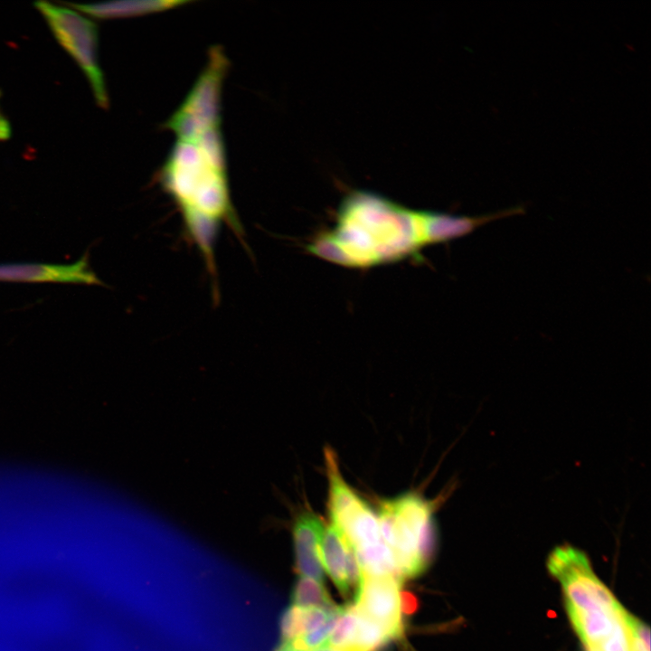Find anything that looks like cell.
I'll list each match as a JSON object with an SVG mask.
<instances>
[{
	"mask_svg": "<svg viewBox=\"0 0 651 651\" xmlns=\"http://www.w3.org/2000/svg\"><path fill=\"white\" fill-rule=\"evenodd\" d=\"M185 0L115 1L96 4H70L94 18H127L163 12L187 4Z\"/></svg>",
	"mask_w": 651,
	"mask_h": 651,
	"instance_id": "obj_11",
	"label": "cell"
},
{
	"mask_svg": "<svg viewBox=\"0 0 651 651\" xmlns=\"http://www.w3.org/2000/svg\"><path fill=\"white\" fill-rule=\"evenodd\" d=\"M292 605L304 609H323L332 610L338 606L325 588V584L314 579L300 577L291 592Z\"/></svg>",
	"mask_w": 651,
	"mask_h": 651,
	"instance_id": "obj_12",
	"label": "cell"
},
{
	"mask_svg": "<svg viewBox=\"0 0 651 651\" xmlns=\"http://www.w3.org/2000/svg\"><path fill=\"white\" fill-rule=\"evenodd\" d=\"M306 609L291 605L282 614L280 633L282 642L297 639L306 633Z\"/></svg>",
	"mask_w": 651,
	"mask_h": 651,
	"instance_id": "obj_15",
	"label": "cell"
},
{
	"mask_svg": "<svg viewBox=\"0 0 651 651\" xmlns=\"http://www.w3.org/2000/svg\"><path fill=\"white\" fill-rule=\"evenodd\" d=\"M11 136V126L0 108V141L6 140Z\"/></svg>",
	"mask_w": 651,
	"mask_h": 651,
	"instance_id": "obj_18",
	"label": "cell"
},
{
	"mask_svg": "<svg viewBox=\"0 0 651 651\" xmlns=\"http://www.w3.org/2000/svg\"><path fill=\"white\" fill-rule=\"evenodd\" d=\"M357 622L358 613L353 603L343 606L336 625L329 636L325 647L338 651H347L354 639Z\"/></svg>",
	"mask_w": 651,
	"mask_h": 651,
	"instance_id": "obj_14",
	"label": "cell"
},
{
	"mask_svg": "<svg viewBox=\"0 0 651 651\" xmlns=\"http://www.w3.org/2000/svg\"><path fill=\"white\" fill-rule=\"evenodd\" d=\"M337 224L309 245L328 260L353 267L391 262L427 244L424 212L411 211L385 198L354 192L343 201Z\"/></svg>",
	"mask_w": 651,
	"mask_h": 651,
	"instance_id": "obj_1",
	"label": "cell"
},
{
	"mask_svg": "<svg viewBox=\"0 0 651 651\" xmlns=\"http://www.w3.org/2000/svg\"><path fill=\"white\" fill-rule=\"evenodd\" d=\"M631 651H650V631L647 625L633 616Z\"/></svg>",
	"mask_w": 651,
	"mask_h": 651,
	"instance_id": "obj_16",
	"label": "cell"
},
{
	"mask_svg": "<svg viewBox=\"0 0 651 651\" xmlns=\"http://www.w3.org/2000/svg\"><path fill=\"white\" fill-rule=\"evenodd\" d=\"M349 546L345 537L332 522L325 524L319 546L320 560L324 570L345 598L351 596L346 581V558Z\"/></svg>",
	"mask_w": 651,
	"mask_h": 651,
	"instance_id": "obj_10",
	"label": "cell"
},
{
	"mask_svg": "<svg viewBox=\"0 0 651 651\" xmlns=\"http://www.w3.org/2000/svg\"><path fill=\"white\" fill-rule=\"evenodd\" d=\"M53 36L84 72L100 108L108 107V97L98 55V26L77 11L46 1L34 3Z\"/></svg>",
	"mask_w": 651,
	"mask_h": 651,
	"instance_id": "obj_6",
	"label": "cell"
},
{
	"mask_svg": "<svg viewBox=\"0 0 651 651\" xmlns=\"http://www.w3.org/2000/svg\"><path fill=\"white\" fill-rule=\"evenodd\" d=\"M229 61L221 46H212L207 63L180 107L164 123L178 140L191 141L221 127L222 90Z\"/></svg>",
	"mask_w": 651,
	"mask_h": 651,
	"instance_id": "obj_5",
	"label": "cell"
},
{
	"mask_svg": "<svg viewBox=\"0 0 651 651\" xmlns=\"http://www.w3.org/2000/svg\"><path fill=\"white\" fill-rule=\"evenodd\" d=\"M401 585L393 577L363 575L359 591L352 602L358 612L381 625L393 640L404 636L400 607Z\"/></svg>",
	"mask_w": 651,
	"mask_h": 651,
	"instance_id": "obj_7",
	"label": "cell"
},
{
	"mask_svg": "<svg viewBox=\"0 0 651 651\" xmlns=\"http://www.w3.org/2000/svg\"><path fill=\"white\" fill-rule=\"evenodd\" d=\"M226 159L195 141L177 140L158 173V182L177 205L188 239L215 275L214 244L222 224L239 236L241 224L231 203Z\"/></svg>",
	"mask_w": 651,
	"mask_h": 651,
	"instance_id": "obj_2",
	"label": "cell"
},
{
	"mask_svg": "<svg viewBox=\"0 0 651 651\" xmlns=\"http://www.w3.org/2000/svg\"><path fill=\"white\" fill-rule=\"evenodd\" d=\"M315 651H338V650L332 649V648H328V647H322V648H319V649L315 650Z\"/></svg>",
	"mask_w": 651,
	"mask_h": 651,
	"instance_id": "obj_19",
	"label": "cell"
},
{
	"mask_svg": "<svg viewBox=\"0 0 651 651\" xmlns=\"http://www.w3.org/2000/svg\"><path fill=\"white\" fill-rule=\"evenodd\" d=\"M400 607L401 615L410 616L418 609V599L410 591H400Z\"/></svg>",
	"mask_w": 651,
	"mask_h": 651,
	"instance_id": "obj_17",
	"label": "cell"
},
{
	"mask_svg": "<svg viewBox=\"0 0 651 651\" xmlns=\"http://www.w3.org/2000/svg\"><path fill=\"white\" fill-rule=\"evenodd\" d=\"M0 281L60 282L100 285L89 266L86 256L72 264L6 263L0 264Z\"/></svg>",
	"mask_w": 651,
	"mask_h": 651,
	"instance_id": "obj_9",
	"label": "cell"
},
{
	"mask_svg": "<svg viewBox=\"0 0 651 651\" xmlns=\"http://www.w3.org/2000/svg\"><path fill=\"white\" fill-rule=\"evenodd\" d=\"M324 528L322 518L309 507L301 506L293 511L290 529L296 571L302 577L322 583L325 582V574L319 546Z\"/></svg>",
	"mask_w": 651,
	"mask_h": 651,
	"instance_id": "obj_8",
	"label": "cell"
},
{
	"mask_svg": "<svg viewBox=\"0 0 651 651\" xmlns=\"http://www.w3.org/2000/svg\"><path fill=\"white\" fill-rule=\"evenodd\" d=\"M276 651H288V650H286V649H284V648H282V647L278 646V647L277 648V650H276Z\"/></svg>",
	"mask_w": 651,
	"mask_h": 651,
	"instance_id": "obj_20",
	"label": "cell"
},
{
	"mask_svg": "<svg viewBox=\"0 0 651 651\" xmlns=\"http://www.w3.org/2000/svg\"><path fill=\"white\" fill-rule=\"evenodd\" d=\"M547 566L561 584L571 623L586 651H631L633 616L592 570L584 552L556 547Z\"/></svg>",
	"mask_w": 651,
	"mask_h": 651,
	"instance_id": "obj_3",
	"label": "cell"
},
{
	"mask_svg": "<svg viewBox=\"0 0 651 651\" xmlns=\"http://www.w3.org/2000/svg\"><path fill=\"white\" fill-rule=\"evenodd\" d=\"M357 613L356 630L347 651H384L393 638L381 625Z\"/></svg>",
	"mask_w": 651,
	"mask_h": 651,
	"instance_id": "obj_13",
	"label": "cell"
},
{
	"mask_svg": "<svg viewBox=\"0 0 651 651\" xmlns=\"http://www.w3.org/2000/svg\"><path fill=\"white\" fill-rule=\"evenodd\" d=\"M435 510L434 501L412 492L379 504L376 513L382 538L403 580L418 577L433 562L438 546Z\"/></svg>",
	"mask_w": 651,
	"mask_h": 651,
	"instance_id": "obj_4",
	"label": "cell"
}]
</instances>
